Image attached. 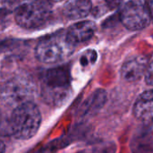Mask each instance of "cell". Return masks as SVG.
Listing matches in <instances>:
<instances>
[{"label": "cell", "mask_w": 153, "mask_h": 153, "mask_svg": "<svg viewBox=\"0 0 153 153\" xmlns=\"http://www.w3.org/2000/svg\"><path fill=\"white\" fill-rule=\"evenodd\" d=\"M70 81L69 71L64 66L48 70L42 78L43 100L55 107L65 103L71 94Z\"/></svg>", "instance_id": "cell-1"}, {"label": "cell", "mask_w": 153, "mask_h": 153, "mask_svg": "<svg viewBox=\"0 0 153 153\" xmlns=\"http://www.w3.org/2000/svg\"><path fill=\"white\" fill-rule=\"evenodd\" d=\"M41 122L39 108L32 102L13 108L8 120L9 132L19 140H28L38 132Z\"/></svg>", "instance_id": "cell-2"}, {"label": "cell", "mask_w": 153, "mask_h": 153, "mask_svg": "<svg viewBox=\"0 0 153 153\" xmlns=\"http://www.w3.org/2000/svg\"><path fill=\"white\" fill-rule=\"evenodd\" d=\"M65 33H56L41 39L36 47L35 54L39 61L44 64H56L68 58L74 51Z\"/></svg>", "instance_id": "cell-3"}, {"label": "cell", "mask_w": 153, "mask_h": 153, "mask_svg": "<svg viewBox=\"0 0 153 153\" xmlns=\"http://www.w3.org/2000/svg\"><path fill=\"white\" fill-rule=\"evenodd\" d=\"M51 13L50 0H25L15 9L14 18L21 27L33 29L44 25Z\"/></svg>", "instance_id": "cell-4"}, {"label": "cell", "mask_w": 153, "mask_h": 153, "mask_svg": "<svg viewBox=\"0 0 153 153\" xmlns=\"http://www.w3.org/2000/svg\"><path fill=\"white\" fill-rule=\"evenodd\" d=\"M36 89V85L30 77L25 75L13 77L2 88V101L6 106L15 108L20 105L31 102Z\"/></svg>", "instance_id": "cell-5"}, {"label": "cell", "mask_w": 153, "mask_h": 153, "mask_svg": "<svg viewBox=\"0 0 153 153\" xmlns=\"http://www.w3.org/2000/svg\"><path fill=\"white\" fill-rule=\"evenodd\" d=\"M120 19L129 30L145 29L152 22V17L147 0H126L121 7Z\"/></svg>", "instance_id": "cell-6"}, {"label": "cell", "mask_w": 153, "mask_h": 153, "mask_svg": "<svg viewBox=\"0 0 153 153\" xmlns=\"http://www.w3.org/2000/svg\"><path fill=\"white\" fill-rule=\"evenodd\" d=\"M147 58L144 56H134L128 59L122 66L121 74L124 80L134 82L145 74L148 67Z\"/></svg>", "instance_id": "cell-7"}, {"label": "cell", "mask_w": 153, "mask_h": 153, "mask_svg": "<svg viewBox=\"0 0 153 153\" xmlns=\"http://www.w3.org/2000/svg\"><path fill=\"white\" fill-rule=\"evenodd\" d=\"M96 31V25L91 21H82L73 24L66 31L67 38L74 45L91 39Z\"/></svg>", "instance_id": "cell-8"}, {"label": "cell", "mask_w": 153, "mask_h": 153, "mask_svg": "<svg viewBox=\"0 0 153 153\" xmlns=\"http://www.w3.org/2000/svg\"><path fill=\"white\" fill-rule=\"evenodd\" d=\"M107 100V93L104 90L98 89L90 95L80 106L78 115L81 117H90L99 112L105 105Z\"/></svg>", "instance_id": "cell-9"}, {"label": "cell", "mask_w": 153, "mask_h": 153, "mask_svg": "<svg viewBox=\"0 0 153 153\" xmlns=\"http://www.w3.org/2000/svg\"><path fill=\"white\" fill-rule=\"evenodd\" d=\"M134 115L143 122L153 120V90L142 93L134 106Z\"/></svg>", "instance_id": "cell-10"}, {"label": "cell", "mask_w": 153, "mask_h": 153, "mask_svg": "<svg viewBox=\"0 0 153 153\" xmlns=\"http://www.w3.org/2000/svg\"><path fill=\"white\" fill-rule=\"evenodd\" d=\"M91 0H72L64 7V14L71 20L85 18L92 10Z\"/></svg>", "instance_id": "cell-11"}, {"label": "cell", "mask_w": 153, "mask_h": 153, "mask_svg": "<svg viewBox=\"0 0 153 153\" xmlns=\"http://www.w3.org/2000/svg\"><path fill=\"white\" fill-rule=\"evenodd\" d=\"M116 147L113 143H103L100 145H96L91 147L89 149H85L82 152L78 153H115Z\"/></svg>", "instance_id": "cell-12"}, {"label": "cell", "mask_w": 153, "mask_h": 153, "mask_svg": "<svg viewBox=\"0 0 153 153\" xmlns=\"http://www.w3.org/2000/svg\"><path fill=\"white\" fill-rule=\"evenodd\" d=\"M97 59V54L94 50H88L81 57V64L83 66H88L89 65L94 64Z\"/></svg>", "instance_id": "cell-13"}, {"label": "cell", "mask_w": 153, "mask_h": 153, "mask_svg": "<svg viewBox=\"0 0 153 153\" xmlns=\"http://www.w3.org/2000/svg\"><path fill=\"white\" fill-rule=\"evenodd\" d=\"M145 81L149 85L153 86V60L149 64L146 73H145Z\"/></svg>", "instance_id": "cell-14"}, {"label": "cell", "mask_w": 153, "mask_h": 153, "mask_svg": "<svg viewBox=\"0 0 153 153\" xmlns=\"http://www.w3.org/2000/svg\"><path fill=\"white\" fill-rule=\"evenodd\" d=\"M16 2V0H1V6L2 9H8L10 7H12L13 4H14V3Z\"/></svg>", "instance_id": "cell-15"}, {"label": "cell", "mask_w": 153, "mask_h": 153, "mask_svg": "<svg viewBox=\"0 0 153 153\" xmlns=\"http://www.w3.org/2000/svg\"><path fill=\"white\" fill-rule=\"evenodd\" d=\"M148 4H149V7L151 10V13H152V22H153V0H147Z\"/></svg>", "instance_id": "cell-16"}, {"label": "cell", "mask_w": 153, "mask_h": 153, "mask_svg": "<svg viewBox=\"0 0 153 153\" xmlns=\"http://www.w3.org/2000/svg\"><path fill=\"white\" fill-rule=\"evenodd\" d=\"M50 1H51V2H53V1H54V2H56V1H57V2H58V1H62V0H50Z\"/></svg>", "instance_id": "cell-17"}]
</instances>
